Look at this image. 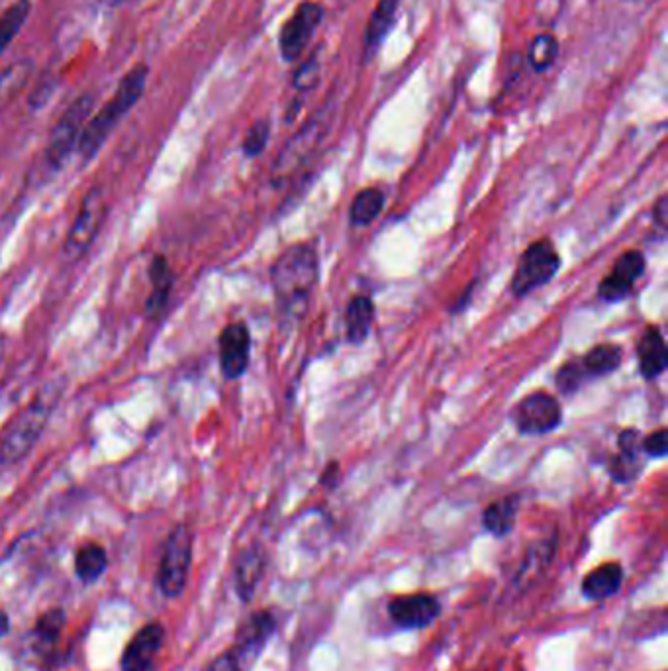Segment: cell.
<instances>
[{
  "mask_svg": "<svg viewBox=\"0 0 668 671\" xmlns=\"http://www.w3.org/2000/svg\"><path fill=\"white\" fill-rule=\"evenodd\" d=\"M320 282V257L314 245L300 242L289 245L275 260L271 285L282 322H300L307 317Z\"/></svg>",
  "mask_w": 668,
  "mask_h": 671,
  "instance_id": "6da1fadb",
  "label": "cell"
},
{
  "mask_svg": "<svg viewBox=\"0 0 668 671\" xmlns=\"http://www.w3.org/2000/svg\"><path fill=\"white\" fill-rule=\"evenodd\" d=\"M147 77H149L147 65H134L122 77V81L118 82L112 99L92 119H89L87 127L82 130L79 145H77V152L81 154L82 160L89 162L94 155L99 154L102 145L107 144L110 134L116 130L118 124L122 122L130 110L136 107L137 100L144 97Z\"/></svg>",
  "mask_w": 668,
  "mask_h": 671,
  "instance_id": "7a4b0ae2",
  "label": "cell"
},
{
  "mask_svg": "<svg viewBox=\"0 0 668 671\" xmlns=\"http://www.w3.org/2000/svg\"><path fill=\"white\" fill-rule=\"evenodd\" d=\"M62 397V385L49 383L40 391L19 417L12 420L7 432L0 438V465L9 468L22 462L36 448L46 432L47 422L54 415Z\"/></svg>",
  "mask_w": 668,
  "mask_h": 671,
  "instance_id": "3957f363",
  "label": "cell"
},
{
  "mask_svg": "<svg viewBox=\"0 0 668 671\" xmlns=\"http://www.w3.org/2000/svg\"><path fill=\"white\" fill-rule=\"evenodd\" d=\"M277 632V617L271 610L263 608L252 613L235 632L234 642L202 671H252L261 658L272 635Z\"/></svg>",
  "mask_w": 668,
  "mask_h": 671,
  "instance_id": "277c9868",
  "label": "cell"
},
{
  "mask_svg": "<svg viewBox=\"0 0 668 671\" xmlns=\"http://www.w3.org/2000/svg\"><path fill=\"white\" fill-rule=\"evenodd\" d=\"M192 563V532L187 525L172 528L165 544L157 570V585L167 600L181 597L189 583Z\"/></svg>",
  "mask_w": 668,
  "mask_h": 671,
  "instance_id": "5b68a950",
  "label": "cell"
},
{
  "mask_svg": "<svg viewBox=\"0 0 668 671\" xmlns=\"http://www.w3.org/2000/svg\"><path fill=\"white\" fill-rule=\"evenodd\" d=\"M107 215H109V202L104 199V193L100 191L99 187H92L81 200L77 217L65 237V262L75 264L85 257L104 227Z\"/></svg>",
  "mask_w": 668,
  "mask_h": 671,
  "instance_id": "8992f818",
  "label": "cell"
},
{
  "mask_svg": "<svg viewBox=\"0 0 668 671\" xmlns=\"http://www.w3.org/2000/svg\"><path fill=\"white\" fill-rule=\"evenodd\" d=\"M559 270L560 255L557 248L549 240H537L525 248L524 254L515 265L510 290L514 297L522 299L525 295L553 282Z\"/></svg>",
  "mask_w": 668,
  "mask_h": 671,
  "instance_id": "52a82bcc",
  "label": "cell"
},
{
  "mask_svg": "<svg viewBox=\"0 0 668 671\" xmlns=\"http://www.w3.org/2000/svg\"><path fill=\"white\" fill-rule=\"evenodd\" d=\"M92 107H94L92 95H81L65 109L47 142L46 160L49 167L59 169L77 150L82 130L91 119Z\"/></svg>",
  "mask_w": 668,
  "mask_h": 671,
  "instance_id": "ba28073f",
  "label": "cell"
},
{
  "mask_svg": "<svg viewBox=\"0 0 668 671\" xmlns=\"http://www.w3.org/2000/svg\"><path fill=\"white\" fill-rule=\"evenodd\" d=\"M510 418L520 435H549L563 422V408L559 400L545 391H535L520 400Z\"/></svg>",
  "mask_w": 668,
  "mask_h": 671,
  "instance_id": "9c48e42d",
  "label": "cell"
},
{
  "mask_svg": "<svg viewBox=\"0 0 668 671\" xmlns=\"http://www.w3.org/2000/svg\"><path fill=\"white\" fill-rule=\"evenodd\" d=\"M324 20V9L320 2L307 0L290 16L280 30L279 50L285 62L297 64L307 52L310 40L316 34V28Z\"/></svg>",
  "mask_w": 668,
  "mask_h": 671,
  "instance_id": "30bf717a",
  "label": "cell"
},
{
  "mask_svg": "<svg viewBox=\"0 0 668 671\" xmlns=\"http://www.w3.org/2000/svg\"><path fill=\"white\" fill-rule=\"evenodd\" d=\"M220 372L227 382L244 377L252 362V332L244 322L227 324L218 336Z\"/></svg>",
  "mask_w": 668,
  "mask_h": 671,
  "instance_id": "8fae6325",
  "label": "cell"
},
{
  "mask_svg": "<svg viewBox=\"0 0 668 671\" xmlns=\"http://www.w3.org/2000/svg\"><path fill=\"white\" fill-rule=\"evenodd\" d=\"M389 617L402 630L427 628L442 615V601L432 593H410L389 601Z\"/></svg>",
  "mask_w": 668,
  "mask_h": 671,
  "instance_id": "7c38bea8",
  "label": "cell"
},
{
  "mask_svg": "<svg viewBox=\"0 0 668 671\" xmlns=\"http://www.w3.org/2000/svg\"><path fill=\"white\" fill-rule=\"evenodd\" d=\"M647 270L645 255L639 250H627L615 260L610 275L598 285V299L604 302H620L632 295L633 285L639 282Z\"/></svg>",
  "mask_w": 668,
  "mask_h": 671,
  "instance_id": "4fadbf2b",
  "label": "cell"
},
{
  "mask_svg": "<svg viewBox=\"0 0 668 671\" xmlns=\"http://www.w3.org/2000/svg\"><path fill=\"white\" fill-rule=\"evenodd\" d=\"M163 645L165 626L162 623H147L127 642L120 658V668L122 671H154Z\"/></svg>",
  "mask_w": 668,
  "mask_h": 671,
  "instance_id": "5bb4252c",
  "label": "cell"
},
{
  "mask_svg": "<svg viewBox=\"0 0 668 671\" xmlns=\"http://www.w3.org/2000/svg\"><path fill=\"white\" fill-rule=\"evenodd\" d=\"M325 130H327V119H325L324 112L316 114L314 119L307 122V127L300 130L297 136L290 140L287 147L282 150L277 164H275V179L277 177H287L289 173L294 172L308 155L312 154L316 150L318 144L322 142V138L325 136Z\"/></svg>",
  "mask_w": 668,
  "mask_h": 671,
  "instance_id": "9a60e30c",
  "label": "cell"
},
{
  "mask_svg": "<svg viewBox=\"0 0 668 671\" xmlns=\"http://www.w3.org/2000/svg\"><path fill=\"white\" fill-rule=\"evenodd\" d=\"M643 438L639 430L625 428L617 436V454L608 465L610 477L615 483H632L643 470Z\"/></svg>",
  "mask_w": 668,
  "mask_h": 671,
  "instance_id": "2e32d148",
  "label": "cell"
},
{
  "mask_svg": "<svg viewBox=\"0 0 668 671\" xmlns=\"http://www.w3.org/2000/svg\"><path fill=\"white\" fill-rule=\"evenodd\" d=\"M265 568H267V558L257 546H252L237 556L234 565L235 593L244 603L254 600L255 591L265 575Z\"/></svg>",
  "mask_w": 668,
  "mask_h": 671,
  "instance_id": "e0dca14e",
  "label": "cell"
},
{
  "mask_svg": "<svg viewBox=\"0 0 668 671\" xmlns=\"http://www.w3.org/2000/svg\"><path fill=\"white\" fill-rule=\"evenodd\" d=\"M637 358H639L643 380L653 382L665 373L668 365V350L659 327H649L643 332L642 340L637 344Z\"/></svg>",
  "mask_w": 668,
  "mask_h": 671,
  "instance_id": "ac0fdd59",
  "label": "cell"
},
{
  "mask_svg": "<svg viewBox=\"0 0 668 671\" xmlns=\"http://www.w3.org/2000/svg\"><path fill=\"white\" fill-rule=\"evenodd\" d=\"M149 282H152V293L147 297L145 315L149 318L162 317L163 310L169 305L175 285L171 264L167 262L165 255H155L154 262L149 265Z\"/></svg>",
  "mask_w": 668,
  "mask_h": 671,
  "instance_id": "d6986e66",
  "label": "cell"
},
{
  "mask_svg": "<svg viewBox=\"0 0 668 671\" xmlns=\"http://www.w3.org/2000/svg\"><path fill=\"white\" fill-rule=\"evenodd\" d=\"M623 568L617 562L602 563L584 575L580 591L588 601H605L622 590Z\"/></svg>",
  "mask_w": 668,
  "mask_h": 671,
  "instance_id": "ffe728a7",
  "label": "cell"
},
{
  "mask_svg": "<svg viewBox=\"0 0 668 671\" xmlns=\"http://www.w3.org/2000/svg\"><path fill=\"white\" fill-rule=\"evenodd\" d=\"M520 503H522L520 495H508V497L490 503L482 513V528L487 530L488 535L497 536V538L510 535L515 528Z\"/></svg>",
  "mask_w": 668,
  "mask_h": 671,
  "instance_id": "44dd1931",
  "label": "cell"
},
{
  "mask_svg": "<svg viewBox=\"0 0 668 671\" xmlns=\"http://www.w3.org/2000/svg\"><path fill=\"white\" fill-rule=\"evenodd\" d=\"M375 322V302L367 295H357L349 300L345 312V336L349 344H363Z\"/></svg>",
  "mask_w": 668,
  "mask_h": 671,
  "instance_id": "7402d4cb",
  "label": "cell"
},
{
  "mask_svg": "<svg viewBox=\"0 0 668 671\" xmlns=\"http://www.w3.org/2000/svg\"><path fill=\"white\" fill-rule=\"evenodd\" d=\"M622 360L623 350L615 344L594 345L582 358H578L588 382L612 375L622 365Z\"/></svg>",
  "mask_w": 668,
  "mask_h": 671,
  "instance_id": "603a6c76",
  "label": "cell"
},
{
  "mask_svg": "<svg viewBox=\"0 0 668 671\" xmlns=\"http://www.w3.org/2000/svg\"><path fill=\"white\" fill-rule=\"evenodd\" d=\"M109 568V552L99 542H85L75 552V575L77 580L91 585L104 575Z\"/></svg>",
  "mask_w": 668,
  "mask_h": 671,
  "instance_id": "cb8c5ba5",
  "label": "cell"
},
{
  "mask_svg": "<svg viewBox=\"0 0 668 671\" xmlns=\"http://www.w3.org/2000/svg\"><path fill=\"white\" fill-rule=\"evenodd\" d=\"M398 0H380L375 10L370 12L369 22L365 28V50L372 54L379 50L385 37L389 36L390 30L397 22Z\"/></svg>",
  "mask_w": 668,
  "mask_h": 671,
  "instance_id": "d4e9b609",
  "label": "cell"
},
{
  "mask_svg": "<svg viewBox=\"0 0 668 671\" xmlns=\"http://www.w3.org/2000/svg\"><path fill=\"white\" fill-rule=\"evenodd\" d=\"M385 193L377 187H367L355 195L349 209V222L353 227H369L382 212Z\"/></svg>",
  "mask_w": 668,
  "mask_h": 671,
  "instance_id": "484cf974",
  "label": "cell"
},
{
  "mask_svg": "<svg viewBox=\"0 0 668 671\" xmlns=\"http://www.w3.org/2000/svg\"><path fill=\"white\" fill-rule=\"evenodd\" d=\"M30 10H32L30 0H16L0 14V55L9 50L10 44L22 32L30 16Z\"/></svg>",
  "mask_w": 668,
  "mask_h": 671,
  "instance_id": "4316f807",
  "label": "cell"
},
{
  "mask_svg": "<svg viewBox=\"0 0 668 671\" xmlns=\"http://www.w3.org/2000/svg\"><path fill=\"white\" fill-rule=\"evenodd\" d=\"M557 57H559V42L549 32L537 34L527 47V62L535 73L549 72Z\"/></svg>",
  "mask_w": 668,
  "mask_h": 671,
  "instance_id": "83f0119b",
  "label": "cell"
},
{
  "mask_svg": "<svg viewBox=\"0 0 668 671\" xmlns=\"http://www.w3.org/2000/svg\"><path fill=\"white\" fill-rule=\"evenodd\" d=\"M65 620H67L65 610L59 607L49 608L44 615H40L34 625V638L37 645L46 648L57 645L64 632Z\"/></svg>",
  "mask_w": 668,
  "mask_h": 671,
  "instance_id": "f1b7e54d",
  "label": "cell"
},
{
  "mask_svg": "<svg viewBox=\"0 0 668 671\" xmlns=\"http://www.w3.org/2000/svg\"><path fill=\"white\" fill-rule=\"evenodd\" d=\"M555 546H557L555 538L543 540L539 544L532 546L530 552H527V558H525L524 565L520 568L517 581H524L525 578L532 580L535 575H539L543 568H547L549 562H552L553 556H555Z\"/></svg>",
  "mask_w": 668,
  "mask_h": 671,
  "instance_id": "f546056e",
  "label": "cell"
},
{
  "mask_svg": "<svg viewBox=\"0 0 668 671\" xmlns=\"http://www.w3.org/2000/svg\"><path fill=\"white\" fill-rule=\"evenodd\" d=\"M587 382V375L582 372L578 358L563 363L559 367V372L555 375V385H557V389H559L563 395H575V393L582 389V385Z\"/></svg>",
  "mask_w": 668,
  "mask_h": 671,
  "instance_id": "4dcf8cb0",
  "label": "cell"
},
{
  "mask_svg": "<svg viewBox=\"0 0 668 671\" xmlns=\"http://www.w3.org/2000/svg\"><path fill=\"white\" fill-rule=\"evenodd\" d=\"M269 138H271V127L267 120H257L254 127L247 130V134L244 138V144L242 150L247 157H259L265 152V147L269 144Z\"/></svg>",
  "mask_w": 668,
  "mask_h": 671,
  "instance_id": "1f68e13d",
  "label": "cell"
},
{
  "mask_svg": "<svg viewBox=\"0 0 668 671\" xmlns=\"http://www.w3.org/2000/svg\"><path fill=\"white\" fill-rule=\"evenodd\" d=\"M30 75V64L12 65L7 72L0 73V102L10 97L12 92L19 91L20 87L26 82Z\"/></svg>",
  "mask_w": 668,
  "mask_h": 671,
  "instance_id": "d6a6232c",
  "label": "cell"
},
{
  "mask_svg": "<svg viewBox=\"0 0 668 671\" xmlns=\"http://www.w3.org/2000/svg\"><path fill=\"white\" fill-rule=\"evenodd\" d=\"M643 454L649 455L653 460H660L668 454V432L665 428H659L657 432L645 436L642 442Z\"/></svg>",
  "mask_w": 668,
  "mask_h": 671,
  "instance_id": "836d02e7",
  "label": "cell"
},
{
  "mask_svg": "<svg viewBox=\"0 0 668 671\" xmlns=\"http://www.w3.org/2000/svg\"><path fill=\"white\" fill-rule=\"evenodd\" d=\"M320 75V65H318L316 55H312V59L304 65H300L299 72L294 75V89L297 91H310L314 89Z\"/></svg>",
  "mask_w": 668,
  "mask_h": 671,
  "instance_id": "e575fe53",
  "label": "cell"
},
{
  "mask_svg": "<svg viewBox=\"0 0 668 671\" xmlns=\"http://www.w3.org/2000/svg\"><path fill=\"white\" fill-rule=\"evenodd\" d=\"M653 217L657 220L659 228L667 227V197H660V199L657 200V205H655V209H653Z\"/></svg>",
  "mask_w": 668,
  "mask_h": 671,
  "instance_id": "d590c367",
  "label": "cell"
},
{
  "mask_svg": "<svg viewBox=\"0 0 668 671\" xmlns=\"http://www.w3.org/2000/svg\"><path fill=\"white\" fill-rule=\"evenodd\" d=\"M10 632V617L4 608H0V638Z\"/></svg>",
  "mask_w": 668,
  "mask_h": 671,
  "instance_id": "8d00e7d4",
  "label": "cell"
},
{
  "mask_svg": "<svg viewBox=\"0 0 668 671\" xmlns=\"http://www.w3.org/2000/svg\"><path fill=\"white\" fill-rule=\"evenodd\" d=\"M470 295H472V285H470L469 289H467V295H465V293H463L461 297H459V299H457V302H455V307H453V312H459V310L465 309V307H467V302H469L470 300Z\"/></svg>",
  "mask_w": 668,
  "mask_h": 671,
  "instance_id": "74e56055",
  "label": "cell"
},
{
  "mask_svg": "<svg viewBox=\"0 0 668 671\" xmlns=\"http://www.w3.org/2000/svg\"><path fill=\"white\" fill-rule=\"evenodd\" d=\"M4 354H7V338L0 336V363L4 360Z\"/></svg>",
  "mask_w": 668,
  "mask_h": 671,
  "instance_id": "f35d334b",
  "label": "cell"
}]
</instances>
